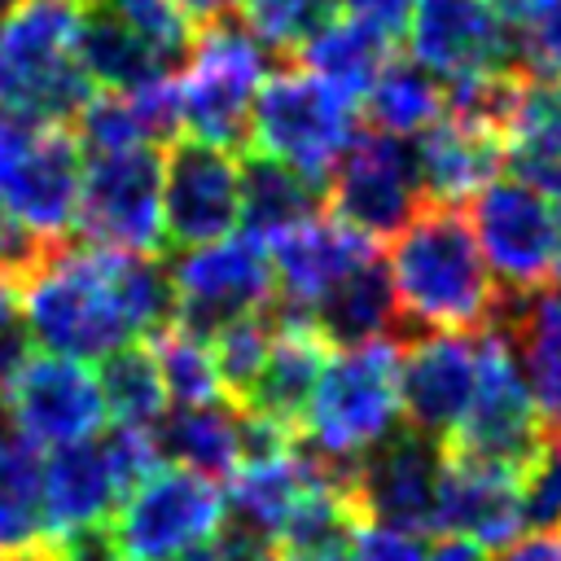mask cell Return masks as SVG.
I'll list each match as a JSON object with an SVG mask.
<instances>
[{
    "instance_id": "obj_50",
    "label": "cell",
    "mask_w": 561,
    "mask_h": 561,
    "mask_svg": "<svg viewBox=\"0 0 561 561\" xmlns=\"http://www.w3.org/2000/svg\"><path fill=\"white\" fill-rule=\"evenodd\" d=\"M18 4H26V0H0V22H4V18H9Z\"/></svg>"
},
{
    "instance_id": "obj_2",
    "label": "cell",
    "mask_w": 561,
    "mask_h": 561,
    "mask_svg": "<svg viewBox=\"0 0 561 561\" xmlns=\"http://www.w3.org/2000/svg\"><path fill=\"white\" fill-rule=\"evenodd\" d=\"M386 272L399 324L412 333H482L504 302L460 206L425 202L412 224L394 232Z\"/></svg>"
},
{
    "instance_id": "obj_22",
    "label": "cell",
    "mask_w": 561,
    "mask_h": 561,
    "mask_svg": "<svg viewBox=\"0 0 561 561\" xmlns=\"http://www.w3.org/2000/svg\"><path fill=\"white\" fill-rule=\"evenodd\" d=\"M153 438L167 465L193 469L210 482H228L245 460V416L232 399L171 403L153 425Z\"/></svg>"
},
{
    "instance_id": "obj_9",
    "label": "cell",
    "mask_w": 561,
    "mask_h": 561,
    "mask_svg": "<svg viewBox=\"0 0 561 561\" xmlns=\"http://www.w3.org/2000/svg\"><path fill=\"white\" fill-rule=\"evenodd\" d=\"M224 522L228 508L219 482L180 465H158L123 495L110 530L131 561H175L180 552L210 543Z\"/></svg>"
},
{
    "instance_id": "obj_25",
    "label": "cell",
    "mask_w": 561,
    "mask_h": 561,
    "mask_svg": "<svg viewBox=\"0 0 561 561\" xmlns=\"http://www.w3.org/2000/svg\"><path fill=\"white\" fill-rule=\"evenodd\" d=\"M241 162V228L254 241H276L289 228L316 219L324 210V184L294 171L280 158L259 149L237 153Z\"/></svg>"
},
{
    "instance_id": "obj_45",
    "label": "cell",
    "mask_w": 561,
    "mask_h": 561,
    "mask_svg": "<svg viewBox=\"0 0 561 561\" xmlns=\"http://www.w3.org/2000/svg\"><path fill=\"white\" fill-rule=\"evenodd\" d=\"M425 561H486V548H478L465 535H438V539H430Z\"/></svg>"
},
{
    "instance_id": "obj_7",
    "label": "cell",
    "mask_w": 561,
    "mask_h": 561,
    "mask_svg": "<svg viewBox=\"0 0 561 561\" xmlns=\"http://www.w3.org/2000/svg\"><path fill=\"white\" fill-rule=\"evenodd\" d=\"M425 184L416 167V145L408 136H390L377 127L355 131L324 180V206L337 224L359 232L364 241H386L412 224L425 206Z\"/></svg>"
},
{
    "instance_id": "obj_5",
    "label": "cell",
    "mask_w": 561,
    "mask_h": 561,
    "mask_svg": "<svg viewBox=\"0 0 561 561\" xmlns=\"http://www.w3.org/2000/svg\"><path fill=\"white\" fill-rule=\"evenodd\" d=\"M272 48L232 13L197 31V48L180 70V123L193 140L245 153L250 114L263 79L272 75Z\"/></svg>"
},
{
    "instance_id": "obj_52",
    "label": "cell",
    "mask_w": 561,
    "mask_h": 561,
    "mask_svg": "<svg viewBox=\"0 0 561 561\" xmlns=\"http://www.w3.org/2000/svg\"><path fill=\"white\" fill-rule=\"evenodd\" d=\"M66 4H96V0H66Z\"/></svg>"
},
{
    "instance_id": "obj_1",
    "label": "cell",
    "mask_w": 561,
    "mask_h": 561,
    "mask_svg": "<svg viewBox=\"0 0 561 561\" xmlns=\"http://www.w3.org/2000/svg\"><path fill=\"white\" fill-rule=\"evenodd\" d=\"M18 298L35 342L83 364L145 342L175 320L171 267L158 254L110 245H57Z\"/></svg>"
},
{
    "instance_id": "obj_40",
    "label": "cell",
    "mask_w": 561,
    "mask_h": 561,
    "mask_svg": "<svg viewBox=\"0 0 561 561\" xmlns=\"http://www.w3.org/2000/svg\"><path fill=\"white\" fill-rule=\"evenodd\" d=\"M215 552H219V561H276L280 543L263 530L241 526V522H224L215 535Z\"/></svg>"
},
{
    "instance_id": "obj_27",
    "label": "cell",
    "mask_w": 561,
    "mask_h": 561,
    "mask_svg": "<svg viewBox=\"0 0 561 561\" xmlns=\"http://www.w3.org/2000/svg\"><path fill=\"white\" fill-rule=\"evenodd\" d=\"M75 57L96 92H136L145 83L171 79L162 57L105 4H83L75 26Z\"/></svg>"
},
{
    "instance_id": "obj_28",
    "label": "cell",
    "mask_w": 561,
    "mask_h": 561,
    "mask_svg": "<svg viewBox=\"0 0 561 561\" xmlns=\"http://www.w3.org/2000/svg\"><path fill=\"white\" fill-rule=\"evenodd\" d=\"M390 48H394L390 35H381L368 22H359V18L346 13V18H333L329 26H320L294 57L311 75H320L324 83H333L337 92H346L351 101H364V92L373 88V79L381 75V66L394 57Z\"/></svg>"
},
{
    "instance_id": "obj_20",
    "label": "cell",
    "mask_w": 561,
    "mask_h": 561,
    "mask_svg": "<svg viewBox=\"0 0 561 561\" xmlns=\"http://www.w3.org/2000/svg\"><path fill=\"white\" fill-rule=\"evenodd\" d=\"M272 311H276V337H272L267 359L254 373L250 390L237 399V408L259 416V421H272L280 430L298 434L302 412L311 403V390L320 381V368L329 359V342L307 320L285 316L276 302H272Z\"/></svg>"
},
{
    "instance_id": "obj_46",
    "label": "cell",
    "mask_w": 561,
    "mask_h": 561,
    "mask_svg": "<svg viewBox=\"0 0 561 561\" xmlns=\"http://www.w3.org/2000/svg\"><path fill=\"white\" fill-rule=\"evenodd\" d=\"M197 26H206V22H219V18H232L237 9H241V0H175Z\"/></svg>"
},
{
    "instance_id": "obj_17",
    "label": "cell",
    "mask_w": 561,
    "mask_h": 561,
    "mask_svg": "<svg viewBox=\"0 0 561 561\" xmlns=\"http://www.w3.org/2000/svg\"><path fill=\"white\" fill-rule=\"evenodd\" d=\"M408 57L425 70L456 79L469 70L522 66L513 26L495 13L491 0H412L408 18Z\"/></svg>"
},
{
    "instance_id": "obj_42",
    "label": "cell",
    "mask_w": 561,
    "mask_h": 561,
    "mask_svg": "<svg viewBox=\"0 0 561 561\" xmlns=\"http://www.w3.org/2000/svg\"><path fill=\"white\" fill-rule=\"evenodd\" d=\"M486 561H561V539L552 530H530V535L495 548Z\"/></svg>"
},
{
    "instance_id": "obj_6",
    "label": "cell",
    "mask_w": 561,
    "mask_h": 561,
    "mask_svg": "<svg viewBox=\"0 0 561 561\" xmlns=\"http://www.w3.org/2000/svg\"><path fill=\"white\" fill-rule=\"evenodd\" d=\"M355 105L359 101H351L346 92H337L333 83L311 75L307 66L285 61L263 79V88L254 96L250 149L280 158L294 171L324 184L333 162L359 131Z\"/></svg>"
},
{
    "instance_id": "obj_16",
    "label": "cell",
    "mask_w": 561,
    "mask_h": 561,
    "mask_svg": "<svg viewBox=\"0 0 561 561\" xmlns=\"http://www.w3.org/2000/svg\"><path fill=\"white\" fill-rule=\"evenodd\" d=\"M478 386V333H412L399 351L403 421L438 443H451L469 416Z\"/></svg>"
},
{
    "instance_id": "obj_33",
    "label": "cell",
    "mask_w": 561,
    "mask_h": 561,
    "mask_svg": "<svg viewBox=\"0 0 561 561\" xmlns=\"http://www.w3.org/2000/svg\"><path fill=\"white\" fill-rule=\"evenodd\" d=\"M272 337H276V311H272V307H267V311H254V316H241V320H232V324H224L219 333L206 337V342H210L215 373H219V386H224V394H228L232 403L250 390L254 373H259L263 359H267Z\"/></svg>"
},
{
    "instance_id": "obj_34",
    "label": "cell",
    "mask_w": 561,
    "mask_h": 561,
    "mask_svg": "<svg viewBox=\"0 0 561 561\" xmlns=\"http://www.w3.org/2000/svg\"><path fill=\"white\" fill-rule=\"evenodd\" d=\"M114 18H123L158 57L171 75H180L197 48V22L175 4V0H96Z\"/></svg>"
},
{
    "instance_id": "obj_4",
    "label": "cell",
    "mask_w": 561,
    "mask_h": 561,
    "mask_svg": "<svg viewBox=\"0 0 561 561\" xmlns=\"http://www.w3.org/2000/svg\"><path fill=\"white\" fill-rule=\"evenodd\" d=\"M79 9L66 0H26L0 22V105L44 118L75 123L92 101V79L75 57Z\"/></svg>"
},
{
    "instance_id": "obj_24",
    "label": "cell",
    "mask_w": 561,
    "mask_h": 561,
    "mask_svg": "<svg viewBox=\"0 0 561 561\" xmlns=\"http://www.w3.org/2000/svg\"><path fill=\"white\" fill-rule=\"evenodd\" d=\"M307 324L337 351L346 346H364V342H381L403 333L399 324V302H394V285L386 263L373 254L359 267H351L333 289H324L311 311Z\"/></svg>"
},
{
    "instance_id": "obj_51",
    "label": "cell",
    "mask_w": 561,
    "mask_h": 561,
    "mask_svg": "<svg viewBox=\"0 0 561 561\" xmlns=\"http://www.w3.org/2000/svg\"><path fill=\"white\" fill-rule=\"evenodd\" d=\"M4 224H9V210H4V202H0V228H4Z\"/></svg>"
},
{
    "instance_id": "obj_32",
    "label": "cell",
    "mask_w": 561,
    "mask_h": 561,
    "mask_svg": "<svg viewBox=\"0 0 561 561\" xmlns=\"http://www.w3.org/2000/svg\"><path fill=\"white\" fill-rule=\"evenodd\" d=\"M149 351L158 359V373H162V386H167V399L171 403H210V399H228L224 386H219V373H215V359H210V342L188 333L184 324H167L149 337Z\"/></svg>"
},
{
    "instance_id": "obj_3",
    "label": "cell",
    "mask_w": 561,
    "mask_h": 561,
    "mask_svg": "<svg viewBox=\"0 0 561 561\" xmlns=\"http://www.w3.org/2000/svg\"><path fill=\"white\" fill-rule=\"evenodd\" d=\"M399 421V346L381 337L324 359L298 425V443L333 469L351 473V465L373 451L386 434H394Z\"/></svg>"
},
{
    "instance_id": "obj_38",
    "label": "cell",
    "mask_w": 561,
    "mask_h": 561,
    "mask_svg": "<svg viewBox=\"0 0 561 561\" xmlns=\"http://www.w3.org/2000/svg\"><path fill=\"white\" fill-rule=\"evenodd\" d=\"M517 61L526 75H561V0H539L522 26H513Z\"/></svg>"
},
{
    "instance_id": "obj_30",
    "label": "cell",
    "mask_w": 561,
    "mask_h": 561,
    "mask_svg": "<svg viewBox=\"0 0 561 561\" xmlns=\"http://www.w3.org/2000/svg\"><path fill=\"white\" fill-rule=\"evenodd\" d=\"M364 114L377 131L421 136L434 118H443V83L416 57H390L364 92Z\"/></svg>"
},
{
    "instance_id": "obj_39",
    "label": "cell",
    "mask_w": 561,
    "mask_h": 561,
    "mask_svg": "<svg viewBox=\"0 0 561 561\" xmlns=\"http://www.w3.org/2000/svg\"><path fill=\"white\" fill-rule=\"evenodd\" d=\"M430 539L421 530H399L381 522H359L351 535V557L355 561H425Z\"/></svg>"
},
{
    "instance_id": "obj_11",
    "label": "cell",
    "mask_w": 561,
    "mask_h": 561,
    "mask_svg": "<svg viewBox=\"0 0 561 561\" xmlns=\"http://www.w3.org/2000/svg\"><path fill=\"white\" fill-rule=\"evenodd\" d=\"M478 250L508 294L539 289L557 267V202L522 175L486 180L469 202Z\"/></svg>"
},
{
    "instance_id": "obj_12",
    "label": "cell",
    "mask_w": 561,
    "mask_h": 561,
    "mask_svg": "<svg viewBox=\"0 0 561 561\" xmlns=\"http://www.w3.org/2000/svg\"><path fill=\"white\" fill-rule=\"evenodd\" d=\"M543 438H548L543 412L535 403V390H530V377L522 368L513 337L500 329H482L478 333L473 403H469V416L447 447L508 465V469H522Z\"/></svg>"
},
{
    "instance_id": "obj_18",
    "label": "cell",
    "mask_w": 561,
    "mask_h": 561,
    "mask_svg": "<svg viewBox=\"0 0 561 561\" xmlns=\"http://www.w3.org/2000/svg\"><path fill=\"white\" fill-rule=\"evenodd\" d=\"M434 530L465 535L486 552L522 539L526 513H522L517 469L447 447L443 478H438V504H434Z\"/></svg>"
},
{
    "instance_id": "obj_19",
    "label": "cell",
    "mask_w": 561,
    "mask_h": 561,
    "mask_svg": "<svg viewBox=\"0 0 561 561\" xmlns=\"http://www.w3.org/2000/svg\"><path fill=\"white\" fill-rule=\"evenodd\" d=\"M373 259V241L337 224L333 215H316L285 237L272 241V267H276V307L307 320L311 302L333 289L351 267Z\"/></svg>"
},
{
    "instance_id": "obj_37",
    "label": "cell",
    "mask_w": 561,
    "mask_h": 561,
    "mask_svg": "<svg viewBox=\"0 0 561 561\" xmlns=\"http://www.w3.org/2000/svg\"><path fill=\"white\" fill-rule=\"evenodd\" d=\"M526 530H557L561 526V434H548L535 456L517 469Z\"/></svg>"
},
{
    "instance_id": "obj_21",
    "label": "cell",
    "mask_w": 561,
    "mask_h": 561,
    "mask_svg": "<svg viewBox=\"0 0 561 561\" xmlns=\"http://www.w3.org/2000/svg\"><path fill=\"white\" fill-rule=\"evenodd\" d=\"M127 482L101 438H83L48 451L44 460V517L53 535L110 526L123 504Z\"/></svg>"
},
{
    "instance_id": "obj_23",
    "label": "cell",
    "mask_w": 561,
    "mask_h": 561,
    "mask_svg": "<svg viewBox=\"0 0 561 561\" xmlns=\"http://www.w3.org/2000/svg\"><path fill=\"white\" fill-rule=\"evenodd\" d=\"M491 329L508 333L522 368L530 377L535 403L543 412V425L561 434V289H530V294H508L491 320Z\"/></svg>"
},
{
    "instance_id": "obj_49",
    "label": "cell",
    "mask_w": 561,
    "mask_h": 561,
    "mask_svg": "<svg viewBox=\"0 0 561 561\" xmlns=\"http://www.w3.org/2000/svg\"><path fill=\"white\" fill-rule=\"evenodd\" d=\"M557 276H561V210H557V267H552Z\"/></svg>"
},
{
    "instance_id": "obj_8",
    "label": "cell",
    "mask_w": 561,
    "mask_h": 561,
    "mask_svg": "<svg viewBox=\"0 0 561 561\" xmlns=\"http://www.w3.org/2000/svg\"><path fill=\"white\" fill-rule=\"evenodd\" d=\"M75 232L88 245L162 254V153L153 145L88 153L79 175Z\"/></svg>"
},
{
    "instance_id": "obj_43",
    "label": "cell",
    "mask_w": 561,
    "mask_h": 561,
    "mask_svg": "<svg viewBox=\"0 0 561 561\" xmlns=\"http://www.w3.org/2000/svg\"><path fill=\"white\" fill-rule=\"evenodd\" d=\"M351 535H333V539H316V543H285L276 561H355L351 557Z\"/></svg>"
},
{
    "instance_id": "obj_35",
    "label": "cell",
    "mask_w": 561,
    "mask_h": 561,
    "mask_svg": "<svg viewBox=\"0 0 561 561\" xmlns=\"http://www.w3.org/2000/svg\"><path fill=\"white\" fill-rule=\"evenodd\" d=\"M342 0H241V22L276 53L294 57L320 26L337 18Z\"/></svg>"
},
{
    "instance_id": "obj_29",
    "label": "cell",
    "mask_w": 561,
    "mask_h": 561,
    "mask_svg": "<svg viewBox=\"0 0 561 561\" xmlns=\"http://www.w3.org/2000/svg\"><path fill=\"white\" fill-rule=\"evenodd\" d=\"M48 535L44 517V460L22 434L0 421V552L35 548Z\"/></svg>"
},
{
    "instance_id": "obj_48",
    "label": "cell",
    "mask_w": 561,
    "mask_h": 561,
    "mask_svg": "<svg viewBox=\"0 0 561 561\" xmlns=\"http://www.w3.org/2000/svg\"><path fill=\"white\" fill-rule=\"evenodd\" d=\"M175 561H219V552H215V539H210V543H197V548H188V552H180Z\"/></svg>"
},
{
    "instance_id": "obj_31",
    "label": "cell",
    "mask_w": 561,
    "mask_h": 561,
    "mask_svg": "<svg viewBox=\"0 0 561 561\" xmlns=\"http://www.w3.org/2000/svg\"><path fill=\"white\" fill-rule=\"evenodd\" d=\"M96 381H101L105 416H114V425H140V430H153V425L162 421V412L171 408L149 342H127V346L101 355V364H96Z\"/></svg>"
},
{
    "instance_id": "obj_44",
    "label": "cell",
    "mask_w": 561,
    "mask_h": 561,
    "mask_svg": "<svg viewBox=\"0 0 561 561\" xmlns=\"http://www.w3.org/2000/svg\"><path fill=\"white\" fill-rule=\"evenodd\" d=\"M513 171L561 206V158H522V162H513Z\"/></svg>"
},
{
    "instance_id": "obj_26",
    "label": "cell",
    "mask_w": 561,
    "mask_h": 561,
    "mask_svg": "<svg viewBox=\"0 0 561 561\" xmlns=\"http://www.w3.org/2000/svg\"><path fill=\"white\" fill-rule=\"evenodd\" d=\"M500 162H504V145L495 136L460 127L447 114L416 136V167L425 197L443 206H460L465 197H473L486 180L500 175Z\"/></svg>"
},
{
    "instance_id": "obj_10",
    "label": "cell",
    "mask_w": 561,
    "mask_h": 561,
    "mask_svg": "<svg viewBox=\"0 0 561 561\" xmlns=\"http://www.w3.org/2000/svg\"><path fill=\"white\" fill-rule=\"evenodd\" d=\"M175 285V324L197 337L219 333L224 324L267 311L276 302V267L263 241L254 237H219L193 250H180L171 263Z\"/></svg>"
},
{
    "instance_id": "obj_14",
    "label": "cell",
    "mask_w": 561,
    "mask_h": 561,
    "mask_svg": "<svg viewBox=\"0 0 561 561\" xmlns=\"http://www.w3.org/2000/svg\"><path fill=\"white\" fill-rule=\"evenodd\" d=\"M443 460H447V443L425 438L412 425H399L351 465L346 491L355 513L364 522H381L399 530H421V535L434 530Z\"/></svg>"
},
{
    "instance_id": "obj_41",
    "label": "cell",
    "mask_w": 561,
    "mask_h": 561,
    "mask_svg": "<svg viewBox=\"0 0 561 561\" xmlns=\"http://www.w3.org/2000/svg\"><path fill=\"white\" fill-rule=\"evenodd\" d=\"M342 9L359 22H368L373 31L390 35L394 44L403 39L408 31V18H412V0H342Z\"/></svg>"
},
{
    "instance_id": "obj_15",
    "label": "cell",
    "mask_w": 561,
    "mask_h": 561,
    "mask_svg": "<svg viewBox=\"0 0 561 561\" xmlns=\"http://www.w3.org/2000/svg\"><path fill=\"white\" fill-rule=\"evenodd\" d=\"M241 224V162L202 140H171L162 158V232L167 250H193Z\"/></svg>"
},
{
    "instance_id": "obj_47",
    "label": "cell",
    "mask_w": 561,
    "mask_h": 561,
    "mask_svg": "<svg viewBox=\"0 0 561 561\" xmlns=\"http://www.w3.org/2000/svg\"><path fill=\"white\" fill-rule=\"evenodd\" d=\"M0 561H57L53 543H35V548H18V552H0Z\"/></svg>"
},
{
    "instance_id": "obj_13",
    "label": "cell",
    "mask_w": 561,
    "mask_h": 561,
    "mask_svg": "<svg viewBox=\"0 0 561 561\" xmlns=\"http://www.w3.org/2000/svg\"><path fill=\"white\" fill-rule=\"evenodd\" d=\"M0 421L31 447H70L96 438L105 425V399L96 368L70 355H31L26 368L0 394Z\"/></svg>"
},
{
    "instance_id": "obj_36",
    "label": "cell",
    "mask_w": 561,
    "mask_h": 561,
    "mask_svg": "<svg viewBox=\"0 0 561 561\" xmlns=\"http://www.w3.org/2000/svg\"><path fill=\"white\" fill-rule=\"evenodd\" d=\"M508 162L561 158V75H530L522 92L517 123L504 140Z\"/></svg>"
}]
</instances>
